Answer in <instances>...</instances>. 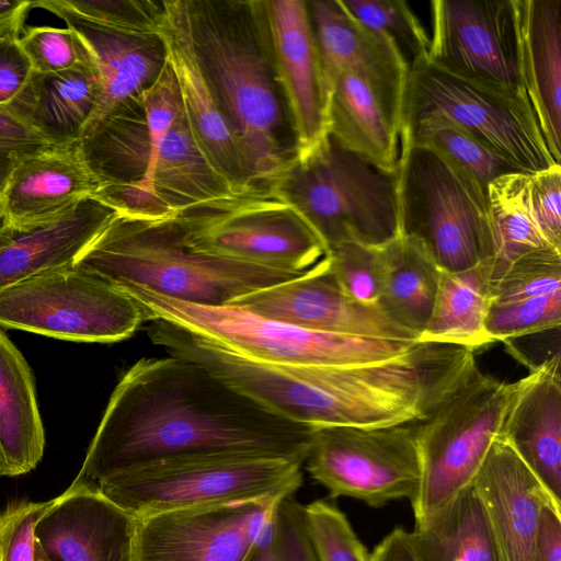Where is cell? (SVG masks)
<instances>
[{"instance_id": "cell-1", "label": "cell", "mask_w": 561, "mask_h": 561, "mask_svg": "<svg viewBox=\"0 0 561 561\" xmlns=\"http://www.w3.org/2000/svg\"><path fill=\"white\" fill-rule=\"evenodd\" d=\"M314 430L190 359L141 358L114 388L77 478L96 484L158 461L218 455L305 463Z\"/></svg>"}, {"instance_id": "cell-2", "label": "cell", "mask_w": 561, "mask_h": 561, "mask_svg": "<svg viewBox=\"0 0 561 561\" xmlns=\"http://www.w3.org/2000/svg\"><path fill=\"white\" fill-rule=\"evenodd\" d=\"M195 50L241 149L252 186L266 193L295 158L257 1L186 0Z\"/></svg>"}, {"instance_id": "cell-3", "label": "cell", "mask_w": 561, "mask_h": 561, "mask_svg": "<svg viewBox=\"0 0 561 561\" xmlns=\"http://www.w3.org/2000/svg\"><path fill=\"white\" fill-rule=\"evenodd\" d=\"M114 209L72 265L116 287L138 286L188 304L224 306L305 273L198 251L186 242L176 213Z\"/></svg>"}, {"instance_id": "cell-4", "label": "cell", "mask_w": 561, "mask_h": 561, "mask_svg": "<svg viewBox=\"0 0 561 561\" xmlns=\"http://www.w3.org/2000/svg\"><path fill=\"white\" fill-rule=\"evenodd\" d=\"M268 193L291 205L324 243L383 247L400 236L398 170L377 168L327 135L295 156Z\"/></svg>"}, {"instance_id": "cell-5", "label": "cell", "mask_w": 561, "mask_h": 561, "mask_svg": "<svg viewBox=\"0 0 561 561\" xmlns=\"http://www.w3.org/2000/svg\"><path fill=\"white\" fill-rule=\"evenodd\" d=\"M139 306L144 321H163L248 358L272 364L335 366L381 362L416 342L368 339L307 330L240 306H202L138 286L117 287Z\"/></svg>"}, {"instance_id": "cell-6", "label": "cell", "mask_w": 561, "mask_h": 561, "mask_svg": "<svg viewBox=\"0 0 561 561\" xmlns=\"http://www.w3.org/2000/svg\"><path fill=\"white\" fill-rule=\"evenodd\" d=\"M398 207L400 234L420 240L442 271L493 257L486 191L435 148L400 141Z\"/></svg>"}, {"instance_id": "cell-7", "label": "cell", "mask_w": 561, "mask_h": 561, "mask_svg": "<svg viewBox=\"0 0 561 561\" xmlns=\"http://www.w3.org/2000/svg\"><path fill=\"white\" fill-rule=\"evenodd\" d=\"M302 466L251 455L182 458L129 469L94 485L118 507L142 518L191 507L276 502L302 485Z\"/></svg>"}, {"instance_id": "cell-8", "label": "cell", "mask_w": 561, "mask_h": 561, "mask_svg": "<svg viewBox=\"0 0 561 561\" xmlns=\"http://www.w3.org/2000/svg\"><path fill=\"white\" fill-rule=\"evenodd\" d=\"M427 115L462 128L524 173L559 164L523 89L465 78L424 56L408 71L401 126Z\"/></svg>"}, {"instance_id": "cell-9", "label": "cell", "mask_w": 561, "mask_h": 561, "mask_svg": "<svg viewBox=\"0 0 561 561\" xmlns=\"http://www.w3.org/2000/svg\"><path fill=\"white\" fill-rule=\"evenodd\" d=\"M528 381L507 382L479 369L415 424L421 461L415 522L450 501L476 478L505 417Z\"/></svg>"}, {"instance_id": "cell-10", "label": "cell", "mask_w": 561, "mask_h": 561, "mask_svg": "<svg viewBox=\"0 0 561 561\" xmlns=\"http://www.w3.org/2000/svg\"><path fill=\"white\" fill-rule=\"evenodd\" d=\"M144 321L137 302L102 278L67 265L0 291V328L73 342L112 343Z\"/></svg>"}, {"instance_id": "cell-11", "label": "cell", "mask_w": 561, "mask_h": 561, "mask_svg": "<svg viewBox=\"0 0 561 561\" xmlns=\"http://www.w3.org/2000/svg\"><path fill=\"white\" fill-rule=\"evenodd\" d=\"M176 216L188 245L239 262L302 273L327 253L299 213L268 192Z\"/></svg>"}, {"instance_id": "cell-12", "label": "cell", "mask_w": 561, "mask_h": 561, "mask_svg": "<svg viewBox=\"0 0 561 561\" xmlns=\"http://www.w3.org/2000/svg\"><path fill=\"white\" fill-rule=\"evenodd\" d=\"M304 465L331 499L350 496L375 508L412 502L421 480L415 424L316 428Z\"/></svg>"}, {"instance_id": "cell-13", "label": "cell", "mask_w": 561, "mask_h": 561, "mask_svg": "<svg viewBox=\"0 0 561 561\" xmlns=\"http://www.w3.org/2000/svg\"><path fill=\"white\" fill-rule=\"evenodd\" d=\"M431 11L427 57L433 64L465 78L523 89L514 0H434Z\"/></svg>"}, {"instance_id": "cell-14", "label": "cell", "mask_w": 561, "mask_h": 561, "mask_svg": "<svg viewBox=\"0 0 561 561\" xmlns=\"http://www.w3.org/2000/svg\"><path fill=\"white\" fill-rule=\"evenodd\" d=\"M274 75L295 139V156L328 135L327 94L308 1H257Z\"/></svg>"}, {"instance_id": "cell-15", "label": "cell", "mask_w": 561, "mask_h": 561, "mask_svg": "<svg viewBox=\"0 0 561 561\" xmlns=\"http://www.w3.org/2000/svg\"><path fill=\"white\" fill-rule=\"evenodd\" d=\"M231 304L307 330L416 342L414 334L392 321L379 306L347 296L327 254L300 276L247 294Z\"/></svg>"}, {"instance_id": "cell-16", "label": "cell", "mask_w": 561, "mask_h": 561, "mask_svg": "<svg viewBox=\"0 0 561 561\" xmlns=\"http://www.w3.org/2000/svg\"><path fill=\"white\" fill-rule=\"evenodd\" d=\"M158 36L178 83L186 125L201 153L238 194L263 193L251 184L237 138L198 60L186 0L162 1Z\"/></svg>"}, {"instance_id": "cell-17", "label": "cell", "mask_w": 561, "mask_h": 561, "mask_svg": "<svg viewBox=\"0 0 561 561\" xmlns=\"http://www.w3.org/2000/svg\"><path fill=\"white\" fill-rule=\"evenodd\" d=\"M274 503L245 501L136 518L133 561H243Z\"/></svg>"}, {"instance_id": "cell-18", "label": "cell", "mask_w": 561, "mask_h": 561, "mask_svg": "<svg viewBox=\"0 0 561 561\" xmlns=\"http://www.w3.org/2000/svg\"><path fill=\"white\" fill-rule=\"evenodd\" d=\"M136 518L76 478L53 499L35 539L53 561H133Z\"/></svg>"}, {"instance_id": "cell-19", "label": "cell", "mask_w": 561, "mask_h": 561, "mask_svg": "<svg viewBox=\"0 0 561 561\" xmlns=\"http://www.w3.org/2000/svg\"><path fill=\"white\" fill-rule=\"evenodd\" d=\"M325 94L334 77L352 71L401 115L409 71L396 47L358 22L341 0L308 1Z\"/></svg>"}, {"instance_id": "cell-20", "label": "cell", "mask_w": 561, "mask_h": 561, "mask_svg": "<svg viewBox=\"0 0 561 561\" xmlns=\"http://www.w3.org/2000/svg\"><path fill=\"white\" fill-rule=\"evenodd\" d=\"M473 481L492 524L500 561H534L540 513L553 499L499 436Z\"/></svg>"}, {"instance_id": "cell-21", "label": "cell", "mask_w": 561, "mask_h": 561, "mask_svg": "<svg viewBox=\"0 0 561 561\" xmlns=\"http://www.w3.org/2000/svg\"><path fill=\"white\" fill-rule=\"evenodd\" d=\"M65 21L88 47L101 80V94L90 122L101 119L139 99L165 62L159 36L121 33L75 12L62 0L32 1ZM89 122V123H90Z\"/></svg>"}, {"instance_id": "cell-22", "label": "cell", "mask_w": 561, "mask_h": 561, "mask_svg": "<svg viewBox=\"0 0 561 561\" xmlns=\"http://www.w3.org/2000/svg\"><path fill=\"white\" fill-rule=\"evenodd\" d=\"M91 196L37 224L8 226L0 236V291L44 272L71 265L114 215Z\"/></svg>"}, {"instance_id": "cell-23", "label": "cell", "mask_w": 561, "mask_h": 561, "mask_svg": "<svg viewBox=\"0 0 561 561\" xmlns=\"http://www.w3.org/2000/svg\"><path fill=\"white\" fill-rule=\"evenodd\" d=\"M561 505L560 355L530 370L499 435Z\"/></svg>"}, {"instance_id": "cell-24", "label": "cell", "mask_w": 561, "mask_h": 561, "mask_svg": "<svg viewBox=\"0 0 561 561\" xmlns=\"http://www.w3.org/2000/svg\"><path fill=\"white\" fill-rule=\"evenodd\" d=\"M514 7L522 87L561 164V1L514 0Z\"/></svg>"}, {"instance_id": "cell-25", "label": "cell", "mask_w": 561, "mask_h": 561, "mask_svg": "<svg viewBox=\"0 0 561 561\" xmlns=\"http://www.w3.org/2000/svg\"><path fill=\"white\" fill-rule=\"evenodd\" d=\"M101 186L78 144L54 146L14 169L0 197V208L10 225H33L64 214L94 196Z\"/></svg>"}, {"instance_id": "cell-26", "label": "cell", "mask_w": 561, "mask_h": 561, "mask_svg": "<svg viewBox=\"0 0 561 561\" xmlns=\"http://www.w3.org/2000/svg\"><path fill=\"white\" fill-rule=\"evenodd\" d=\"M100 94L101 80L92 59L58 72L33 70L4 106L49 144L65 147L79 142Z\"/></svg>"}, {"instance_id": "cell-27", "label": "cell", "mask_w": 561, "mask_h": 561, "mask_svg": "<svg viewBox=\"0 0 561 561\" xmlns=\"http://www.w3.org/2000/svg\"><path fill=\"white\" fill-rule=\"evenodd\" d=\"M327 129L342 146L377 168L398 170L401 115L360 76L341 71L330 83Z\"/></svg>"}, {"instance_id": "cell-28", "label": "cell", "mask_w": 561, "mask_h": 561, "mask_svg": "<svg viewBox=\"0 0 561 561\" xmlns=\"http://www.w3.org/2000/svg\"><path fill=\"white\" fill-rule=\"evenodd\" d=\"M44 448L45 432L31 368L0 328V478L32 471Z\"/></svg>"}, {"instance_id": "cell-29", "label": "cell", "mask_w": 561, "mask_h": 561, "mask_svg": "<svg viewBox=\"0 0 561 561\" xmlns=\"http://www.w3.org/2000/svg\"><path fill=\"white\" fill-rule=\"evenodd\" d=\"M409 541L415 561H500L492 524L474 481L415 522Z\"/></svg>"}, {"instance_id": "cell-30", "label": "cell", "mask_w": 561, "mask_h": 561, "mask_svg": "<svg viewBox=\"0 0 561 561\" xmlns=\"http://www.w3.org/2000/svg\"><path fill=\"white\" fill-rule=\"evenodd\" d=\"M152 193L156 208L172 213L217 207L244 197L233 191L201 153L183 112L175 119L160 149L153 172Z\"/></svg>"}, {"instance_id": "cell-31", "label": "cell", "mask_w": 561, "mask_h": 561, "mask_svg": "<svg viewBox=\"0 0 561 561\" xmlns=\"http://www.w3.org/2000/svg\"><path fill=\"white\" fill-rule=\"evenodd\" d=\"M492 277L491 259L466 271H442L431 317L416 342L451 344L473 352L492 344L485 331Z\"/></svg>"}, {"instance_id": "cell-32", "label": "cell", "mask_w": 561, "mask_h": 561, "mask_svg": "<svg viewBox=\"0 0 561 561\" xmlns=\"http://www.w3.org/2000/svg\"><path fill=\"white\" fill-rule=\"evenodd\" d=\"M381 251L386 276L378 306L417 341L431 317L442 270L426 247L410 236L400 234Z\"/></svg>"}, {"instance_id": "cell-33", "label": "cell", "mask_w": 561, "mask_h": 561, "mask_svg": "<svg viewBox=\"0 0 561 561\" xmlns=\"http://www.w3.org/2000/svg\"><path fill=\"white\" fill-rule=\"evenodd\" d=\"M138 101L145 113L148 141L145 171L137 180L102 185L93 197L113 208L160 211L153 202V172L160 149L182 112L178 83L167 58L156 80L142 91Z\"/></svg>"}, {"instance_id": "cell-34", "label": "cell", "mask_w": 561, "mask_h": 561, "mask_svg": "<svg viewBox=\"0 0 561 561\" xmlns=\"http://www.w3.org/2000/svg\"><path fill=\"white\" fill-rule=\"evenodd\" d=\"M486 198L493 234V276L525 253L553 248L533 210L530 174L515 172L496 178L486 187Z\"/></svg>"}, {"instance_id": "cell-35", "label": "cell", "mask_w": 561, "mask_h": 561, "mask_svg": "<svg viewBox=\"0 0 561 561\" xmlns=\"http://www.w3.org/2000/svg\"><path fill=\"white\" fill-rule=\"evenodd\" d=\"M400 141L431 146L472 176L486 191L504 174L522 172L472 135L437 115H427L401 126Z\"/></svg>"}, {"instance_id": "cell-36", "label": "cell", "mask_w": 561, "mask_h": 561, "mask_svg": "<svg viewBox=\"0 0 561 561\" xmlns=\"http://www.w3.org/2000/svg\"><path fill=\"white\" fill-rule=\"evenodd\" d=\"M243 561H321L307 507L294 495L276 501Z\"/></svg>"}, {"instance_id": "cell-37", "label": "cell", "mask_w": 561, "mask_h": 561, "mask_svg": "<svg viewBox=\"0 0 561 561\" xmlns=\"http://www.w3.org/2000/svg\"><path fill=\"white\" fill-rule=\"evenodd\" d=\"M342 4L365 27L391 43L409 68L427 56L430 37L405 1L347 0Z\"/></svg>"}, {"instance_id": "cell-38", "label": "cell", "mask_w": 561, "mask_h": 561, "mask_svg": "<svg viewBox=\"0 0 561 561\" xmlns=\"http://www.w3.org/2000/svg\"><path fill=\"white\" fill-rule=\"evenodd\" d=\"M561 291V250L542 248L506 264L492 278V304H504Z\"/></svg>"}, {"instance_id": "cell-39", "label": "cell", "mask_w": 561, "mask_h": 561, "mask_svg": "<svg viewBox=\"0 0 561 561\" xmlns=\"http://www.w3.org/2000/svg\"><path fill=\"white\" fill-rule=\"evenodd\" d=\"M334 276L351 298L378 306L382 295L386 264L381 247L344 242L327 251Z\"/></svg>"}, {"instance_id": "cell-40", "label": "cell", "mask_w": 561, "mask_h": 561, "mask_svg": "<svg viewBox=\"0 0 561 561\" xmlns=\"http://www.w3.org/2000/svg\"><path fill=\"white\" fill-rule=\"evenodd\" d=\"M561 291L518 301L492 304L485 331L494 343L508 342L533 334L559 330Z\"/></svg>"}, {"instance_id": "cell-41", "label": "cell", "mask_w": 561, "mask_h": 561, "mask_svg": "<svg viewBox=\"0 0 561 561\" xmlns=\"http://www.w3.org/2000/svg\"><path fill=\"white\" fill-rule=\"evenodd\" d=\"M19 41L34 71H64L93 59L81 37L70 27H30Z\"/></svg>"}, {"instance_id": "cell-42", "label": "cell", "mask_w": 561, "mask_h": 561, "mask_svg": "<svg viewBox=\"0 0 561 561\" xmlns=\"http://www.w3.org/2000/svg\"><path fill=\"white\" fill-rule=\"evenodd\" d=\"M78 14L107 28L137 36H158L162 2L135 0H62Z\"/></svg>"}, {"instance_id": "cell-43", "label": "cell", "mask_w": 561, "mask_h": 561, "mask_svg": "<svg viewBox=\"0 0 561 561\" xmlns=\"http://www.w3.org/2000/svg\"><path fill=\"white\" fill-rule=\"evenodd\" d=\"M306 507L321 561H371L347 517L335 505L318 500Z\"/></svg>"}, {"instance_id": "cell-44", "label": "cell", "mask_w": 561, "mask_h": 561, "mask_svg": "<svg viewBox=\"0 0 561 561\" xmlns=\"http://www.w3.org/2000/svg\"><path fill=\"white\" fill-rule=\"evenodd\" d=\"M53 500H14L0 513V561H34L35 526Z\"/></svg>"}, {"instance_id": "cell-45", "label": "cell", "mask_w": 561, "mask_h": 561, "mask_svg": "<svg viewBox=\"0 0 561 561\" xmlns=\"http://www.w3.org/2000/svg\"><path fill=\"white\" fill-rule=\"evenodd\" d=\"M54 147L0 106V197L14 169L25 159Z\"/></svg>"}, {"instance_id": "cell-46", "label": "cell", "mask_w": 561, "mask_h": 561, "mask_svg": "<svg viewBox=\"0 0 561 561\" xmlns=\"http://www.w3.org/2000/svg\"><path fill=\"white\" fill-rule=\"evenodd\" d=\"M530 199L543 237L561 250V164L530 174Z\"/></svg>"}, {"instance_id": "cell-47", "label": "cell", "mask_w": 561, "mask_h": 561, "mask_svg": "<svg viewBox=\"0 0 561 561\" xmlns=\"http://www.w3.org/2000/svg\"><path fill=\"white\" fill-rule=\"evenodd\" d=\"M19 39L14 35L0 37V106L15 98L33 71Z\"/></svg>"}, {"instance_id": "cell-48", "label": "cell", "mask_w": 561, "mask_h": 561, "mask_svg": "<svg viewBox=\"0 0 561 561\" xmlns=\"http://www.w3.org/2000/svg\"><path fill=\"white\" fill-rule=\"evenodd\" d=\"M534 561H561V505L553 501L540 513Z\"/></svg>"}, {"instance_id": "cell-49", "label": "cell", "mask_w": 561, "mask_h": 561, "mask_svg": "<svg viewBox=\"0 0 561 561\" xmlns=\"http://www.w3.org/2000/svg\"><path fill=\"white\" fill-rule=\"evenodd\" d=\"M371 561H415L409 541V531L393 528L371 551Z\"/></svg>"}, {"instance_id": "cell-50", "label": "cell", "mask_w": 561, "mask_h": 561, "mask_svg": "<svg viewBox=\"0 0 561 561\" xmlns=\"http://www.w3.org/2000/svg\"><path fill=\"white\" fill-rule=\"evenodd\" d=\"M32 1L0 0V37L19 36Z\"/></svg>"}, {"instance_id": "cell-51", "label": "cell", "mask_w": 561, "mask_h": 561, "mask_svg": "<svg viewBox=\"0 0 561 561\" xmlns=\"http://www.w3.org/2000/svg\"><path fill=\"white\" fill-rule=\"evenodd\" d=\"M34 561H53L50 558L47 557V554L44 552V550L39 547L37 542L35 543Z\"/></svg>"}, {"instance_id": "cell-52", "label": "cell", "mask_w": 561, "mask_h": 561, "mask_svg": "<svg viewBox=\"0 0 561 561\" xmlns=\"http://www.w3.org/2000/svg\"><path fill=\"white\" fill-rule=\"evenodd\" d=\"M7 226H8L7 218L3 215H1L0 216V236L3 232V230L5 229Z\"/></svg>"}, {"instance_id": "cell-53", "label": "cell", "mask_w": 561, "mask_h": 561, "mask_svg": "<svg viewBox=\"0 0 561 561\" xmlns=\"http://www.w3.org/2000/svg\"><path fill=\"white\" fill-rule=\"evenodd\" d=\"M3 215L2 211H1V208H0V216Z\"/></svg>"}]
</instances>
